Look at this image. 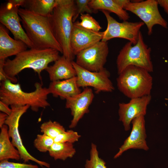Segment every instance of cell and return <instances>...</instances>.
Returning a JSON list of instances; mask_svg holds the SVG:
<instances>
[{
    "label": "cell",
    "mask_w": 168,
    "mask_h": 168,
    "mask_svg": "<svg viewBox=\"0 0 168 168\" xmlns=\"http://www.w3.org/2000/svg\"><path fill=\"white\" fill-rule=\"evenodd\" d=\"M9 105L0 100V111L1 112L4 113L8 116L12 113V110L9 108Z\"/></svg>",
    "instance_id": "obj_31"
},
{
    "label": "cell",
    "mask_w": 168,
    "mask_h": 168,
    "mask_svg": "<svg viewBox=\"0 0 168 168\" xmlns=\"http://www.w3.org/2000/svg\"><path fill=\"white\" fill-rule=\"evenodd\" d=\"M30 108L28 105L22 106H11L12 112L8 116L5 124L8 127V134L10 138H11V142L19 151L21 159L24 163L32 161L42 167L49 168L50 167L49 163L37 159L28 152L22 142L20 135L19 130L20 119Z\"/></svg>",
    "instance_id": "obj_8"
},
{
    "label": "cell",
    "mask_w": 168,
    "mask_h": 168,
    "mask_svg": "<svg viewBox=\"0 0 168 168\" xmlns=\"http://www.w3.org/2000/svg\"><path fill=\"white\" fill-rule=\"evenodd\" d=\"M76 10L74 0H59L49 17L53 32L62 48L63 55L71 61L75 57L71 50L70 40Z\"/></svg>",
    "instance_id": "obj_4"
},
{
    "label": "cell",
    "mask_w": 168,
    "mask_h": 168,
    "mask_svg": "<svg viewBox=\"0 0 168 168\" xmlns=\"http://www.w3.org/2000/svg\"><path fill=\"white\" fill-rule=\"evenodd\" d=\"M158 5L163 8L165 11L168 14V0H157Z\"/></svg>",
    "instance_id": "obj_33"
},
{
    "label": "cell",
    "mask_w": 168,
    "mask_h": 168,
    "mask_svg": "<svg viewBox=\"0 0 168 168\" xmlns=\"http://www.w3.org/2000/svg\"><path fill=\"white\" fill-rule=\"evenodd\" d=\"M94 98L92 89L87 87L80 93L66 100L65 108L70 110L72 116L69 128H75L84 115L89 112V107Z\"/></svg>",
    "instance_id": "obj_14"
},
{
    "label": "cell",
    "mask_w": 168,
    "mask_h": 168,
    "mask_svg": "<svg viewBox=\"0 0 168 168\" xmlns=\"http://www.w3.org/2000/svg\"><path fill=\"white\" fill-rule=\"evenodd\" d=\"M28 47L23 41L11 38L6 27L0 24V60L5 61L8 57L16 56Z\"/></svg>",
    "instance_id": "obj_17"
},
{
    "label": "cell",
    "mask_w": 168,
    "mask_h": 168,
    "mask_svg": "<svg viewBox=\"0 0 168 168\" xmlns=\"http://www.w3.org/2000/svg\"><path fill=\"white\" fill-rule=\"evenodd\" d=\"M51 82L68 79L76 76V72L72 61L63 55L45 69Z\"/></svg>",
    "instance_id": "obj_18"
},
{
    "label": "cell",
    "mask_w": 168,
    "mask_h": 168,
    "mask_svg": "<svg viewBox=\"0 0 168 168\" xmlns=\"http://www.w3.org/2000/svg\"><path fill=\"white\" fill-rule=\"evenodd\" d=\"M5 61L0 60V82L6 80H9L10 79L6 75L5 72L3 69V66Z\"/></svg>",
    "instance_id": "obj_32"
},
{
    "label": "cell",
    "mask_w": 168,
    "mask_h": 168,
    "mask_svg": "<svg viewBox=\"0 0 168 168\" xmlns=\"http://www.w3.org/2000/svg\"><path fill=\"white\" fill-rule=\"evenodd\" d=\"M72 63L76 72L77 83L80 88L91 87L97 93L114 91V87L110 79V73L106 68L99 72H91L80 67L73 61Z\"/></svg>",
    "instance_id": "obj_10"
},
{
    "label": "cell",
    "mask_w": 168,
    "mask_h": 168,
    "mask_svg": "<svg viewBox=\"0 0 168 168\" xmlns=\"http://www.w3.org/2000/svg\"><path fill=\"white\" fill-rule=\"evenodd\" d=\"M81 137V135L77 132L70 130L60 134L54 140V142H69L73 144L77 142Z\"/></svg>",
    "instance_id": "obj_28"
},
{
    "label": "cell",
    "mask_w": 168,
    "mask_h": 168,
    "mask_svg": "<svg viewBox=\"0 0 168 168\" xmlns=\"http://www.w3.org/2000/svg\"><path fill=\"white\" fill-rule=\"evenodd\" d=\"M90 0H75L76 10L75 14L73 18V22H74L79 15L86 13L92 14L96 13V11L92 9L89 5Z\"/></svg>",
    "instance_id": "obj_29"
},
{
    "label": "cell",
    "mask_w": 168,
    "mask_h": 168,
    "mask_svg": "<svg viewBox=\"0 0 168 168\" xmlns=\"http://www.w3.org/2000/svg\"><path fill=\"white\" fill-rule=\"evenodd\" d=\"M0 82V100L8 105H28L35 112L50 106L47 99L50 93L48 88L43 87L42 83H35V90L28 92L23 91L19 83H13L9 80Z\"/></svg>",
    "instance_id": "obj_2"
},
{
    "label": "cell",
    "mask_w": 168,
    "mask_h": 168,
    "mask_svg": "<svg viewBox=\"0 0 168 168\" xmlns=\"http://www.w3.org/2000/svg\"><path fill=\"white\" fill-rule=\"evenodd\" d=\"M89 5L96 11L99 10L113 12L123 21H127L130 18L128 13L119 6L114 0H90Z\"/></svg>",
    "instance_id": "obj_22"
},
{
    "label": "cell",
    "mask_w": 168,
    "mask_h": 168,
    "mask_svg": "<svg viewBox=\"0 0 168 168\" xmlns=\"http://www.w3.org/2000/svg\"><path fill=\"white\" fill-rule=\"evenodd\" d=\"M103 34V31L88 30L73 23L70 40L72 53L75 56L81 51L101 41Z\"/></svg>",
    "instance_id": "obj_16"
},
{
    "label": "cell",
    "mask_w": 168,
    "mask_h": 168,
    "mask_svg": "<svg viewBox=\"0 0 168 168\" xmlns=\"http://www.w3.org/2000/svg\"><path fill=\"white\" fill-rule=\"evenodd\" d=\"M157 0H147L132 2L128 0L123 8L135 14L145 24L148 35L152 33L153 27L156 25L167 28L168 23L161 16L158 8Z\"/></svg>",
    "instance_id": "obj_7"
},
{
    "label": "cell",
    "mask_w": 168,
    "mask_h": 168,
    "mask_svg": "<svg viewBox=\"0 0 168 168\" xmlns=\"http://www.w3.org/2000/svg\"><path fill=\"white\" fill-rule=\"evenodd\" d=\"M107 22V27L103 32L101 41L107 42L112 39L118 38L127 40L136 44L138 40L140 29L144 23L142 21L131 22L128 21L120 22L110 14V12L101 10Z\"/></svg>",
    "instance_id": "obj_9"
},
{
    "label": "cell",
    "mask_w": 168,
    "mask_h": 168,
    "mask_svg": "<svg viewBox=\"0 0 168 168\" xmlns=\"http://www.w3.org/2000/svg\"><path fill=\"white\" fill-rule=\"evenodd\" d=\"M131 123L133 127L130 134L114 155L115 159L119 157L124 152L130 149H143L145 151L149 149L146 140L147 135L144 116L141 115L135 118Z\"/></svg>",
    "instance_id": "obj_15"
},
{
    "label": "cell",
    "mask_w": 168,
    "mask_h": 168,
    "mask_svg": "<svg viewBox=\"0 0 168 168\" xmlns=\"http://www.w3.org/2000/svg\"><path fill=\"white\" fill-rule=\"evenodd\" d=\"M80 18V21L74 23L85 29L94 31L100 32L102 28L99 22L89 14H81Z\"/></svg>",
    "instance_id": "obj_26"
},
{
    "label": "cell",
    "mask_w": 168,
    "mask_h": 168,
    "mask_svg": "<svg viewBox=\"0 0 168 168\" xmlns=\"http://www.w3.org/2000/svg\"><path fill=\"white\" fill-rule=\"evenodd\" d=\"M0 168H39L37 165L10 162L8 160L0 161Z\"/></svg>",
    "instance_id": "obj_30"
},
{
    "label": "cell",
    "mask_w": 168,
    "mask_h": 168,
    "mask_svg": "<svg viewBox=\"0 0 168 168\" xmlns=\"http://www.w3.org/2000/svg\"><path fill=\"white\" fill-rule=\"evenodd\" d=\"M40 128L42 133L54 139L66 131L64 127L59 123L51 120L43 123Z\"/></svg>",
    "instance_id": "obj_24"
},
{
    "label": "cell",
    "mask_w": 168,
    "mask_h": 168,
    "mask_svg": "<svg viewBox=\"0 0 168 168\" xmlns=\"http://www.w3.org/2000/svg\"><path fill=\"white\" fill-rule=\"evenodd\" d=\"M59 53L53 49H30L19 54L12 59H6L3 69L10 80L14 83L17 81L16 76L26 68L33 69L42 80V72L45 70L49 63L59 58Z\"/></svg>",
    "instance_id": "obj_1"
},
{
    "label": "cell",
    "mask_w": 168,
    "mask_h": 168,
    "mask_svg": "<svg viewBox=\"0 0 168 168\" xmlns=\"http://www.w3.org/2000/svg\"><path fill=\"white\" fill-rule=\"evenodd\" d=\"M48 89L50 94L55 97L66 100L81 92L77 83L76 76L63 80L51 82Z\"/></svg>",
    "instance_id": "obj_19"
},
{
    "label": "cell",
    "mask_w": 168,
    "mask_h": 168,
    "mask_svg": "<svg viewBox=\"0 0 168 168\" xmlns=\"http://www.w3.org/2000/svg\"><path fill=\"white\" fill-rule=\"evenodd\" d=\"M117 83L119 91L131 99L150 95L153 79L146 70L130 65L119 74Z\"/></svg>",
    "instance_id": "obj_5"
},
{
    "label": "cell",
    "mask_w": 168,
    "mask_h": 168,
    "mask_svg": "<svg viewBox=\"0 0 168 168\" xmlns=\"http://www.w3.org/2000/svg\"><path fill=\"white\" fill-rule=\"evenodd\" d=\"M109 52L107 42L101 40L78 53L75 62L86 70L99 72L104 68Z\"/></svg>",
    "instance_id": "obj_11"
},
{
    "label": "cell",
    "mask_w": 168,
    "mask_h": 168,
    "mask_svg": "<svg viewBox=\"0 0 168 168\" xmlns=\"http://www.w3.org/2000/svg\"><path fill=\"white\" fill-rule=\"evenodd\" d=\"M54 142V139L44 134H38L33 142L35 147L40 152H48L50 147Z\"/></svg>",
    "instance_id": "obj_27"
},
{
    "label": "cell",
    "mask_w": 168,
    "mask_h": 168,
    "mask_svg": "<svg viewBox=\"0 0 168 168\" xmlns=\"http://www.w3.org/2000/svg\"><path fill=\"white\" fill-rule=\"evenodd\" d=\"M151 100L150 95L131 99L127 103L119 104V120L122 123L125 131L130 129V124L134 119L141 115H145Z\"/></svg>",
    "instance_id": "obj_13"
},
{
    "label": "cell",
    "mask_w": 168,
    "mask_h": 168,
    "mask_svg": "<svg viewBox=\"0 0 168 168\" xmlns=\"http://www.w3.org/2000/svg\"><path fill=\"white\" fill-rule=\"evenodd\" d=\"M48 152L54 160L65 161L72 157L76 153V150L73 143L54 142Z\"/></svg>",
    "instance_id": "obj_23"
},
{
    "label": "cell",
    "mask_w": 168,
    "mask_h": 168,
    "mask_svg": "<svg viewBox=\"0 0 168 168\" xmlns=\"http://www.w3.org/2000/svg\"><path fill=\"white\" fill-rule=\"evenodd\" d=\"M10 159L18 161L21 159V156L19 151L10 140L8 127L5 124L1 128L0 161Z\"/></svg>",
    "instance_id": "obj_20"
},
{
    "label": "cell",
    "mask_w": 168,
    "mask_h": 168,
    "mask_svg": "<svg viewBox=\"0 0 168 168\" xmlns=\"http://www.w3.org/2000/svg\"><path fill=\"white\" fill-rule=\"evenodd\" d=\"M59 0H24L22 7L35 14L49 17Z\"/></svg>",
    "instance_id": "obj_21"
},
{
    "label": "cell",
    "mask_w": 168,
    "mask_h": 168,
    "mask_svg": "<svg viewBox=\"0 0 168 168\" xmlns=\"http://www.w3.org/2000/svg\"><path fill=\"white\" fill-rule=\"evenodd\" d=\"M151 48L145 43L140 32L137 43H126L119 52L116 63L118 74L129 66L133 65L145 69L150 72L153 67L151 57Z\"/></svg>",
    "instance_id": "obj_6"
},
{
    "label": "cell",
    "mask_w": 168,
    "mask_h": 168,
    "mask_svg": "<svg viewBox=\"0 0 168 168\" xmlns=\"http://www.w3.org/2000/svg\"><path fill=\"white\" fill-rule=\"evenodd\" d=\"M8 115L6 114L1 112L0 113V128L5 124V122L8 117Z\"/></svg>",
    "instance_id": "obj_34"
},
{
    "label": "cell",
    "mask_w": 168,
    "mask_h": 168,
    "mask_svg": "<svg viewBox=\"0 0 168 168\" xmlns=\"http://www.w3.org/2000/svg\"><path fill=\"white\" fill-rule=\"evenodd\" d=\"M18 14L25 31L35 48L53 49L62 54V48L53 32L49 17L37 15L23 8L19 9Z\"/></svg>",
    "instance_id": "obj_3"
},
{
    "label": "cell",
    "mask_w": 168,
    "mask_h": 168,
    "mask_svg": "<svg viewBox=\"0 0 168 168\" xmlns=\"http://www.w3.org/2000/svg\"><path fill=\"white\" fill-rule=\"evenodd\" d=\"M19 7L11 0L2 4L0 8V22L11 31L14 39L23 41L30 49L35 48L21 24Z\"/></svg>",
    "instance_id": "obj_12"
},
{
    "label": "cell",
    "mask_w": 168,
    "mask_h": 168,
    "mask_svg": "<svg viewBox=\"0 0 168 168\" xmlns=\"http://www.w3.org/2000/svg\"><path fill=\"white\" fill-rule=\"evenodd\" d=\"M85 168H107L105 161L99 156L96 145L92 143L90 151V156L86 160Z\"/></svg>",
    "instance_id": "obj_25"
}]
</instances>
